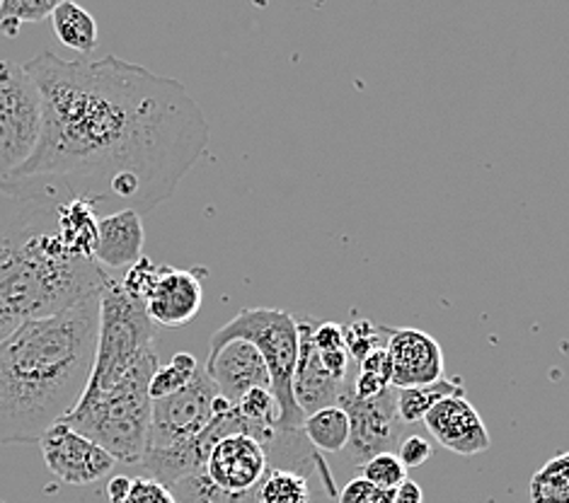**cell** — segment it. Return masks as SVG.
<instances>
[{"label":"cell","mask_w":569,"mask_h":503,"mask_svg":"<svg viewBox=\"0 0 569 503\" xmlns=\"http://www.w3.org/2000/svg\"><path fill=\"white\" fill-rule=\"evenodd\" d=\"M24 71L42 100V133L6 182L80 199L98 215H141L170 201L209 151V121L180 80L114 53L66 61L42 51Z\"/></svg>","instance_id":"cell-1"},{"label":"cell","mask_w":569,"mask_h":503,"mask_svg":"<svg viewBox=\"0 0 569 503\" xmlns=\"http://www.w3.org/2000/svg\"><path fill=\"white\" fill-rule=\"evenodd\" d=\"M100 295L0 339V445L39 443L73 412L92 371Z\"/></svg>","instance_id":"cell-2"},{"label":"cell","mask_w":569,"mask_h":503,"mask_svg":"<svg viewBox=\"0 0 569 503\" xmlns=\"http://www.w3.org/2000/svg\"><path fill=\"white\" fill-rule=\"evenodd\" d=\"M59 199L44 189L0 182V339L22 322L100 295L110 274L63 248Z\"/></svg>","instance_id":"cell-3"},{"label":"cell","mask_w":569,"mask_h":503,"mask_svg":"<svg viewBox=\"0 0 569 503\" xmlns=\"http://www.w3.org/2000/svg\"><path fill=\"white\" fill-rule=\"evenodd\" d=\"M158 365V359L148 361L110 388L98 392L86 390L63 424L98 443L121 465H141L148 421H151L148 383Z\"/></svg>","instance_id":"cell-4"},{"label":"cell","mask_w":569,"mask_h":503,"mask_svg":"<svg viewBox=\"0 0 569 503\" xmlns=\"http://www.w3.org/2000/svg\"><path fill=\"white\" fill-rule=\"evenodd\" d=\"M156 324L141 301L131 298L117 279H107L100 291L98 342H94L88 392H98L124 380L143 363L156 361ZM83 390V392H86Z\"/></svg>","instance_id":"cell-5"},{"label":"cell","mask_w":569,"mask_h":503,"mask_svg":"<svg viewBox=\"0 0 569 503\" xmlns=\"http://www.w3.org/2000/svg\"><path fill=\"white\" fill-rule=\"evenodd\" d=\"M228 339H246L267 365L269 390L279 404V429L296 431L303 424V412L293 400V371L298 361V318L279 308H246L216 330L211 344Z\"/></svg>","instance_id":"cell-6"},{"label":"cell","mask_w":569,"mask_h":503,"mask_svg":"<svg viewBox=\"0 0 569 503\" xmlns=\"http://www.w3.org/2000/svg\"><path fill=\"white\" fill-rule=\"evenodd\" d=\"M42 133V100L24 66L0 59V182L32 158Z\"/></svg>","instance_id":"cell-7"},{"label":"cell","mask_w":569,"mask_h":503,"mask_svg":"<svg viewBox=\"0 0 569 503\" xmlns=\"http://www.w3.org/2000/svg\"><path fill=\"white\" fill-rule=\"evenodd\" d=\"M228 404L204 369L199 365L197 375L189 380L180 392L168 394V398L151 400V421H148L146 433V451H160L174 443H184L197 439L204 431L216 414L226 412ZM143 451V453H146Z\"/></svg>","instance_id":"cell-8"},{"label":"cell","mask_w":569,"mask_h":503,"mask_svg":"<svg viewBox=\"0 0 569 503\" xmlns=\"http://www.w3.org/2000/svg\"><path fill=\"white\" fill-rule=\"evenodd\" d=\"M337 404L342 406L349 416V455L351 462L361 467L366 460L388 453L392 445L402 441L405 424L396 412V388H386L376 398H357L355 392L345 385Z\"/></svg>","instance_id":"cell-9"},{"label":"cell","mask_w":569,"mask_h":503,"mask_svg":"<svg viewBox=\"0 0 569 503\" xmlns=\"http://www.w3.org/2000/svg\"><path fill=\"white\" fill-rule=\"evenodd\" d=\"M39 447H42L47 470L53 477L71 486H88L100 482L117 465V460L110 453L102 451L94 441L86 439L83 433L63 424V421L53 424L39 439Z\"/></svg>","instance_id":"cell-10"},{"label":"cell","mask_w":569,"mask_h":503,"mask_svg":"<svg viewBox=\"0 0 569 503\" xmlns=\"http://www.w3.org/2000/svg\"><path fill=\"white\" fill-rule=\"evenodd\" d=\"M269 470L264 447L246 431H230L211 445L204 474L230 496H257V486Z\"/></svg>","instance_id":"cell-11"},{"label":"cell","mask_w":569,"mask_h":503,"mask_svg":"<svg viewBox=\"0 0 569 503\" xmlns=\"http://www.w3.org/2000/svg\"><path fill=\"white\" fill-rule=\"evenodd\" d=\"M386 351L390 361V388H417L443 378L446 359L441 344L425 330L386 328Z\"/></svg>","instance_id":"cell-12"},{"label":"cell","mask_w":569,"mask_h":503,"mask_svg":"<svg viewBox=\"0 0 569 503\" xmlns=\"http://www.w3.org/2000/svg\"><path fill=\"white\" fill-rule=\"evenodd\" d=\"M204 373L209 375L216 392L233 406L252 388H269V373L260 351L246 339H228L221 344H209Z\"/></svg>","instance_id":"cell-13"},{"label":"cell","mask_w":569,"mask_h":503,"mask_svg":"<svg viewBox=\"0 0 569 503\" xmlns=\"http://www.w3.org/2000/svg\"><path fill=\"white\" fill-rule=\"evenodd\" d=\"M422 421L433 441L456 455H480L492 447L490 431L480 412L466 400V394L443 398L431 406Z\"/></svg>","instance_id":"cell-14"},{"label":"cell","mask_w":569,"mask_h":503,"mask_svg":"<svg viewBox=\"0 0 569 503\" xmlns=\"http://www.w3.org/2000/svg\"><path fill=\"white\" fill-rule=\"evenodd\" d=\"M201 303H204V289L194 271L162 266L143 308L156 328L174 330L192 322L199 315Z\"/></svg>","instance_id":"cell-15"},{"label":"cell","mask_w":569,"mask_h":503,"mask_svg":"<svg viewBox=\"0 0 569 503\" xmlns=\"http://www.w3.org/2000/svg\"><path fill=\"white\" fill-rule=\"evenodd\" d=\"M313 320H298V361L293 371V400L303 416L313 414L322 406H332L340 400L347 383L328 373L320 351L313 342Z\"/></svg>","instance_id":"cell-16"},{"label":"cell","mask_w":569,"mask_h":503,"mask_svg":"<svg viewBox=\"0 0 569 503\" xmlns=\"http://www.w3.org/2000/svg\"><path fill=\"white\" fill-rule=\"evenodd\" d=\"M146 233L141 215L131 209L107 213L98 219V242L92 260L102 269H129L143 256Z\"/></svg>","instance_id":"cell-17"},{"label":"cell","mask_w":569,"mask_h":503,"mask_svg":"<svg viewBox=\"0 0 569 503\" xmlns=\"http://www.w3.org/2000/svg\"><path fill=\"white\" fill-rule=\"evenodd\" d=\"M98 211L80 199L59 203L57 228L63 248L80 260H92L94 242H98Z\"/></svg>","instance_id":"cell-18"},{"label":"cell","mask_w":569,"mask_h":503,"mask_svg":"<svg viewBox=\"0 0 569 503\" xmlns=\"http://www.w3.org/2000/svg\"><path fill=\"white\" fill-rule=\"evenodd\" d=\"M51 24L53 32L59 37V42L78 53H83V57H90L100 44L98 22H94L90 12L83 6H78L76 0H66V3L53 10Z\"/></svg>","instance_id":"cell-19"},{"label":"cell","mask_w":569,"mask_h":503,"mask_svg":"<svg viewBox=\"0 0 569 503\" xmlns=\"http://www.w3.org/2000/svg\"><path fill=\"white\" fill-rule=\"evenodd\" d=\"M451 394H466L463 380L460 378H441L437 383L417 385V388H402L396 390V412L405 426L419 424L427 416L433 404L441 402Z\"/></svg>","instance_id":"cell-20"},{"label":"cell","mask_w":569,"mask_h":503,"mask_svg":"<svg viewBox=\"0 0 569 503\" xmlns=\"http://www.w3.org/2000/svg\"><path fill=\"white\" fill-rule=\"evenodd\" d=\"M301 431L316 451L340 453L349 443V416L340 404L322 406L303 419Z\"/></svg>","instance_id":"cell-21"},{"label":"cell","mask_w":569,"mask_h":503,"mask_svg":"<svg viewBox=\"0 0 569 503\" xmlns=\"http://www.w3.org/2000/svg\"><path fill=\"white\" fill-rule=\"evenodd\" d=\"M531 503H569V455L550 457L528 482Z\"/></svg>","instance_id":"cell-22"},{"label":"cell","mask_w":569,"mask_h":503,"mask_svg":"<svg viewBox=\"0 0 569 503\" xmlns=\"http://www.w3.org/2000/svg\"><path fill=\"white\" fill-rule=\"evenodd\" d=\"M257 503H310V486L303 472L272 467L257 486Z\"/></svg>","instance_id":"cell-23"},{"label":"cell","mask_w":569,"mask_h":503,"mask_svg":"<svg viewBox=\"0 0 569 503\" xmlns=\"http://www.w3.org/2000/svg\"><path fill=\"white\" fill-rule=\"evenodd\" d=\"M199 371V361L189 351L174 353L172 361L166 365H158L151 375V383H148V398L160 400L168 398V394L180 392L184 385H189Z\"/></svg>","instance_id":"cell-24"},{"label":"cell","mask_w":569,"mask_h":503,"mask_svg":"<svg viewBox=\"0 0 569 503\" xmlns=\"http://www.w3.org/2000/svg\"><path fill=\"white\" fill-rule=\"evenodd\" d=\"M236 410L250 436L260 429H279V404L269 388H252L242 394Z\"/></svg>","instance_id":"cell-25"},{"label":"cell","mask_w":569,"mask_h":503,"mask_svg":"<svg viewBox=\"0 0 569 503\" xmlns=\"http://www.w3.org/2000/svg\"><path fill=\"white\" fill-rule=\"evenodd\" d=\"M66 0H0V34L12 39L27 22H42L51 18Z\"/></svg>","instance_id":"cell-26"},{"label":"cell","mask_w":569,"mask_h":503,"mask_svg":"<svg viewBox=\"0 0 569 503\" xmlns=\"http://www.w3.org/2000/svg\"><path fill=\"white\" fill-rule=\"evenodd\" d=\"M170 492L178 499V503H257V496H230L219 492V489L207 480L204 470L187 474V477L174 484Z\"/></svg>","instance_id":"cell-27"},{"label":"cell","mask_w":569,"mask_h":503,"mask_svg":"<svg viewBox=\"0 0 569 503\" xmlns=\"http://www.w3.org/2000/svg\"><path fill=\"white\" fill-rule=\"evenodd\" d=\"M361 477L366 482H371L378 489H386V492H392L400 482L408 480V470L402 467V462L398 460L396 453H378L369 457L361 465Z\"/></svg>","instance_id":"cell-28"},{"label":"cell","mask_w":569,"mask_h":503,"mask_svg":"<svg viewBox=\"0 0 569 503\" xmlns=\"http://www.w3.org/2000/svg\"><path fill=\"white\" fill-rule=\"evenodd\" d=\"M342 334L349 359H355L357 363L363 356H369L373 349L386 346V328H376L369 320H355L347 328H342Z\"/></svg>","instance_id":"cell-29"},{"label":"cell","mask_w":569,"mask_h":503,"mask_svg":"<svg viewBox=\"0 0 569 503\" xmlns=\"http://www.w3.org/2000/svg\"><path fill=\"white\" fill-rule=\"evenodd\" d=\"M160 269H162L160 264H156L153 260H148V256L143 254L137 264H131L127 269L124 279L119 281L121 289H124L131 298H137V301L143 303L146 298H148V293L153 291V285H156L158 276H160Z\"/></svg>","instance_id":"cell-30"},{"label":"cell","mask_w":569,"mask_h":503,"mask_svg":"<svg viewBox=\"0 0 569 503\" xmlns=\"http://www.w3.org/2000/svg\"><path fill=\"white\" fill-rule=\"evenodd\" d=\"M121 503H178V499L153 477H131V489Z\"/></svg>","instance_id":"cell-31"},{"label":"cell","mask_w":569,"mask_h":503,"mask_svg":"<svg viewBox=\"0 0 569 503\" xmlns=\"http://www.w3.org/2000/svg\"><path fill=\"white\" fill-rule=\"evenodd\" d=\"M340 503H392V492L378 489L363 477H355L340 492Z\"/></svg>","instance_id":"cell-32"},{"label":"cell","mask_w":569,"mask_h":503,"mask_svg":"<svg viewBox=\"0 0 569 503\" xmlns=\"http://www.w3.org/2000/svg\"><path fill=\"white\" fill-rule=\"evenodd\" d=\"M433 455V445L417 436V433H408V436H402V441L398 443V460L402 462L405 470L410 467H422L425 462H429V457Z\"/></svg>","instance_id":"cell-33"},{"label":"cell","mask_w":569,"mask_h":503,"mask_svg":"<svg viewBox=\"0 0 569 503\" xmlns=\"http://www.w3.org/2000/svg\"><path fill=\"white\" fill-rule=\"evenodd\" d=\"M313 342H316L318 351L345 349L342 324H337V322H316V328H313Z\"/></svg>","instance_id":"cell-34"},{"label":"cell","mask_w":569,"mask_h":503,"mask_svg":"<svg viewBox=\"0 0 569 503\" xmlns=\"http://www.w3.org/2000/svg\"><path fill=\"white\" fill-rule=\"evenodd\" d=\"M320 361L325 369H328L330 375H335L337 380L347 383V373H349V353L347 349H332V351H320Z\"/></svg>","instance_id":"cell-35"},{"label":"cell","mask_w":569,"mask_h":503,"mask_svg":"<svg viewBox=\"0 0 569 503\" xmlns=\"http://www.w3.org/2000/svg\"><path fill=\"white\" fill-rule=\"evenodd\" d=\"M359 365H361V373H373V375H378V378H383L386 383L390 385V361H388L386 346L373 349V351L369 353V356H363V359L359 361Z\"/></svg>","instance_id":"cell-36"},{"label":"cell","mask_w":569,"mask_h":503,"mask_svg":"<svg viewBox=\"0 0 569 503\" xmlns=\"http://www.w3.org/2000/svg\"><path fill=\"white\" fill-rule=\"evenodd\" d=\"M386 388H390V385L386 383V380L373 375V373H359L355 383L349 385V390L355 392L357 398H363V400L376 398V394H381Z\"/></svg>","instance_id":"cell-37"},{"label":"cell","mask_w":569,"mask_h":503,"mask_svg":"<svg viewBox=\"0 0 569 503\" xmlns=\"http://www.w3.org/2000/svg\"><path fill=\"white\" fill-rule=\"evenodd\" d=\"M392 503H425L422 486L412 480L400 482L396 489H392Z\"/></svg>","instance_id":"cell-38"},{"label":"cell","mask_w":569,"mask_h":503,"mask_svg":"<svg viewBox=\"0 0 569 503\" xmlns=\"http://www.w3.org/2000/svg\"><path fill=\"white\" fill-rule=\"evenodd\" d=\"M129 489H131V477L117 474V477H112L110 484H107V499H110V503H121L129 494Z\"/></svg>","instance_id":"cell-39"},{"label":"cell","mask_w":569,"mask_h":503,"mask_svg":"<svg viewBox=\"0 0 569 503\" xmlns=\"http://www.w3.org/2000/svg\"><path fill=\"white\" fill-rule=\"evenodd\" d=\"M0 503H6V501H0Z\"/></svg>","instance_id":"cell-40"}]
</instances>
